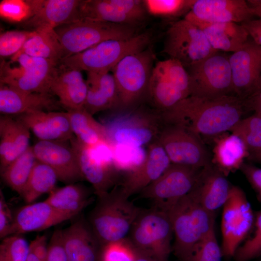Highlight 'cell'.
Instances as JSON below:
<instances>
[{
    "label": "cell",
    "mask_w": 261,
    "mask_h": 261,
    "mask_svg": "<svg viewBox=\"0 0 261 261\" xmlns=\"http://www.w3.org/2000/svg\"><path fill=\"white\" fill-rule=\"evenodd\" d=\"M245 110L243 100L235 95L214 99L189 96L160 115L164 124L180 127L201 138L230 131Z\"/></svg>",
    "instance_id": "obj_1"
},
{
    "label": "cell",
    "mask_w": 261,
    "mask_h": 261,
    "mask_svg": "<svg viewBox=\"0 0 261 261\" xmlns=\"http://www.w3.org/2000/svg\"><path fill=\"white\" fill-rule=\"evenodd\" d=\"M98 198L88 222L98 240L104 246L124 240L141 209L119 189H113Z\"/></svg>",
    "instance_id": "obj_2"
},
{
    "label": "cell",
    "mask_w": 261,
    "mask_h": 261,
    "mask_svg": "<svg viewBox=\"0 0 261 261\" xmlns=\"http://www.w3.org/2000/svg\"><path fill=\"white\" fill-rule=\"evenodd\" d=\"M152 37L150 32H145L127 39L107 40L63 58L59 64L81 72H109L125 57L148 47Z\"/></svg>",
    "instance_id": "obj_3"
},
{
    "label": "cell",
    "mask_w": 261,
    "mask_h": 261,
    "mask_svg": "<svg viewBox=\"0 0 261 261\" xmlns=\"http://www.w3.org/2000/svg\"><path fill=\"white\" fill-rule=\"evenodd\" d=\"M54 30L62 48L63 58L107 40L127 39L138 34L133 26L86 18L63 24Z\"/></svg>",
    "instance_id": "obj_4"
},
{
    "label": "cell",
    "mask_w": 261,
    "mask_h": 261,
    "mask_svg": "<svg viewBox=\"0 0 261 261\" xmlns=\"http://www.w3.org/2000/svg\"><path fill=\"white\" fill-rule=\"evenodd\" d=\"M173 234L168 214L154 208L141 209L129 234L137 252L158 261H166Z\"/></svg>",
    "instance_id": "obj_5"
},
{
    "label": "cell",
    "mask_w": 261,
    "mask_h": 261,
    "mask_svg": "<svg viewBox=\"0 0 261 261\" xmlns=\"http://www.w3.org/2000/svg\"><path fill=\"white\" fill-rule=\"evenodd\" d=\"M58 63L17 53L1 63L0 84L29 92L51 93V82Z\"/></svg>",
    "instance_id": "obj_6"
},
{
    "label": "cell",
    "mask_w": 261,
    "mask_h": 261,
    "mask_svg": "<svg viewBox=\"0 0 261 261\" xmlns=\"http://www.w3.org/2000/svg\"><path fill=\"white\" fill-rule=\"evenodd\" d=\"M154 58L153 51L149 46L125 57L112 69L119 106L130 107L147 94Z\"/></svg>",
    "instance_id": "obj_7"
},
{
    "label": "cell",
    "mask_w": 261,
    "mask_h": 261,
    "mask_svg": "<svg viewBox=\"0 0 261 261\" xmlns=\"http://www.w3.org/2000/svg\"><path fill=\"white\" fill-rule=\"evenodd\" d=\"M162 52L188 69L218 51L212 48L198 26L183 18L171 23Z\"/></svg>",
    "instance_id": "obj_8"
},
{
    "label": "cell",
    "mask_w": 261,
    "mask_h": 261,
    "mask_svg": "<svg viewBox=\"0 0 261 261\" xmlns=\"http://www.w3.org/2000/svg\"><path fill=\"white\" fill-rule=\"evenodd\" d=\"M203 169L171 163L159 177L139 192V197L150 201L153 208L167 212L195 188Z\"/></svg>",
    "instance_id": "obj_9"
},
{
    "label": "cell",
    "mask_w": 261,
    "mask_h": 261,
    "mask_svg": "<svg viewBox=\"0 0 261 261\" xmlns=\"http://www.w3.org/2000/svg\"><path fill=\"white\" fill-rule=\"evenodd\" d=\"M190 96L214 99L233 95L229 56L219 51L187 70Z\"/></svg>",
    "instance_id": "obj_10"
},
{
    "label": "cell",
    "mask_w": 261,
    "mask_h": 261,
    "mask_svg": "<svg viewBox=\"0 0 261 261\" xmlns=\"http://www.w3.org/2000/svg\"><path fill=\"white\" fill-rule=\"evenodd\" d=\"M253 219V212L245 193L240 188L232 186L223 206L221 229L223 256H234L239 245L250 230Z\"/></svg>",
    "instance_id": "obj_11"
},
{
    "label": "cell",
    "mask_w": 261,
    "mask_h": 261,
    "mask_svg": "<svg viewBox=\"0 0 261 261\" xmlns=\"http://www.w3.org/2000/svg\"><path fill=\"white\" fill-rule=\"evenodd\" d=\"M163 126L160 115L154 112H137L117 119L106 125L110 148L116 145L139 148L157 140Z\"/></svg>",
    "instance_id": "obj_12"
},
{
    "label": "cell",
    "mask_w": 261,
    "mask_h": 261,
    "mask_svg": "<svg viewBox=\"0 0 261 261\" xmlns=\"http://www.w3.org/2000/svg\"><path fill=\"white\" fill-rule=\"evenodd\" d=\"M157 141L172 164L196 169L212 165L210 155L201 139L183 128L164 124Z\"/></svg>",
    "instance_id": "obj_13"
},
{
    "label": "cell",
    "mask_w": 261,
    "mask_h": 261,
    "mask_svg": "<svg viewBox=\"0 0 261 261\" xmlns=\"http://www.w3.org/2000/svg\"><path fill=\"white\" fill-rule=\"evenodd\" d=\"M234 95L242 100L255 93L261 75V47L252 40L229 56Z\"/></svg>",
    "instance_id": "obj_14"
},
{
    "label": "cell",
    "mask_w": 261,
    "mask_h": 261,
    "mask_svg": "<svg viewBox=\"0 0 261 261\" xmlns=\"http://www.w3.org/2000/svg\"><path fill=\"white\" fill-rule=\"evenodd\" d=\"M36 160L50 166L66 185L85 179L70 140L39 141L32 146Z\"/></svg>",
    "instance_id": "obj_15"
},
{
    "label": "cell",
    "mask_w": 261,
    "mask_h": 261,
    "mask_svg": "<svg viewBox=\"0 0 261 261\" xmlns=\"http://www.w3.org/2000/svg\"><path fill=\"white\" fill-rule=\"evenodd\" d=\"M30 17L23 26L29 30L55 29L79 19L80 0H28Z\"/></svg>",
    "instance_id": "obj_16"
},
{
    "label": "cell",
    "mask_w": 261,
    "mask_h": 261,
    "mask_svg": "<svg viewBox=\"0 0 261 261\" xmlns=\"http://www.w3.org/2000/svg\"><path fill=\"white\" fill-rule=\"evenodd\" d=\"M165 150L157 140L148 145L142 161L129 171L119 189L127 198L139 193L159 177L171 165Z\"/></svg>",
    "instance_id": "obj_17"
},
{
    "label": "cell",
    "mask_w": 261,
    "mask_h": 261,
    "mask_svg": "<svg viewBox=\"0 0 261 261\" xmlns=\"http://www.w3.org/2000/svg\"><path fill=\"white\" fill-rule=\"evenodd\" d=\"M70 142L85 179L92 185L98 197L109 192L117 180V169L115 166L99 157L94 148L82 144L74 136Z\"/></svg>",
    "instance_id": "obj_18"
},
{
    "label": "cell",
    "mask_w": 261,
    "mask_h": 261,
    "mask_svg": "<svg viewBox=\"0 0 261 261\" xmlns=\"http://www.w3.org/2000/svg\"><path fill=\"white\" fill-rule=\"evenodd\" d=\"M254 16L246 0H195L185 15L189 21L206 23L234 22L241 24Z\"/></svg>",
    "instance_id": "obj_19"
},
{
    "label": "cell",
    "mask_w": 261,
    "mask_h": 261,
    "mask_svg": "<svg viewBox=\"0 0 261 261\" xmlns=\"http://www.w3.org/2000/svg\"><path fill=\"white\" fill-rule=\"evenodd\" d=\"M167 213L174 236L175 254L184 261H190L203 238L191 213L188 194L178 200Z\"/></svg>",
    "instance_id": "obj_20"
},
{
    "label": "cell",
    "mask_w": 261,
    "mask_h": 261,
    "mask_svg": "<svg viewBox=\"0 0 261 261\" xmlns=\"http://www.w3.org/2000/svg\"><path fill=\"white\" fill-rule=\"evenodd\" d=\"M75 216L56 209L45 201L30 203L16 213L9 236L44 230Z\"/></svg>",
    "instance_id": "obj_21"
},
{
    "label": "cell",
    "mask_w": 261,
    "mask_h": 261,
    "mask_svg": "<svg viewBox=\"0 0 261 261\" xmlns=\"http://www.w3.org/2000/svg\"><path fill=\"white\" fill-rule=\"evenodd\" d=\"M61 107L51 93L29 92L0 84L1 115L17 116L34 111H57Z\"/></svg>",
    "instance_id": "obj_22"
},
{
    "label": "cell",
    "mask_w": 261,
    "mask_h": 261,
    "mask_svg": "<svg viewBox=\"0 0 261 261\" xmlns=\"http://www.w3.org/2000/svg\"><path fill=\"white\" fill-rule=\"evenodd\" d=\"M39 141H68L73 136L67 112L39 111L17 115Z\"/></svg>",
    "instance_id": "obj_23"
},
{
    "label": "cell",
    "mask_w": 261,
    "mask_h": 261,
    "mask_svg": "<svg viewBox=\"0 0 261 261\" xmlns=\"http://www.w3.org/2000/svg\"><path fill=\"white\" fill-rule=\"evenodd\" d=\"M87 89L81 71L62 65L57 69L50 87L51 93L67 111L84 108Z\"/></svg>",
    "instance_id": "obj_24"
},
{
    "label": "cell",
    "mask_w": 261,
    "mask_h": 261,
    "mask_svg": "<svg viewBox=\"0 0 261 261\" xmlns=\"http://www.w3.org/2000/svg\"><path fill=\"white\" fill-rule=\"evenodd\" d=\"M68 261H97L100 244L89 223L81 218L62 230Z\"/></svg>",
    "instance_id": "obj_25"
},
{
    "label": "cell",
    "mask_w": 261,
    "mask_h": 261,
    "mask_svg": "<svg viewBox=\"0 0 261 261\" xmlns=\"http://www.w3.org/2000/svg\"><path fill=\"white\" fill-rule=\"evenodd\" d=\"M30 131L9 115L0 117V167L5 169L30 146Z\"/></svg>",
    "instance_id": "obj_26"
},
{
    "label": "cell",
    "mask_w": 261,
    "mask_h": 261,
    "mask_svg": "<svg viewBox=\"0 0 261 261\" xmlns=\"http://www.w3.org/2000/svg\"><path fill=\"white\" fill-rule=\"evenodd\" d=\"M212 165L203 169L196 188L203 206L214 215L226 203L232 186L226 176Z\"/></svg>",
    "instance_id": "obj_27"
},
{
    "label": "cell",
    "mask_w": 261,
    "mask_h": 261,
    "mask_svg": "<svg viewBox=\"0 0 261 261\" xmlns=\"http://www.w3.org/2000/svg\"><path fill=\"white\" fill-rule=\"evenodd\" d=\"M224 133L214 139L213 157L211 162L226 176L230 173L240 169L245 160L248 158L249 154L244 142L239 136L232 133Z\"/></svg>",
    "instance_id": "obj_28"
},
{
    "label": "cell",
    "mask_w": 261,
    "mask_h": 261,
    "mask_svg": "<svg viewBox=\"0 0 261 261\" xmlns=\"http://www.w3.org/2000/svg\"><path fill=\"white\" fill-rule=\"evenodd\" d=\"M190 22L203 31L211 46L218 51L233 53L239 49L247 42L249 37L241 24L234 22L210 23L200 21Z\"/></svg>",
    "instance_id": "obj_29"
},
{
    "label": "cell",
    "mask_w": 261,
    "mask_h": 261,
    "mask_svg": "<svg viewBox=\"0 0 261 261\" xmlns=\"http://www.w3.org/2000/svg\"><path fill=\"white\" fill-rule=\"evenodd\" d=\"M72 133L82 144L95 149L104 145L110 146L107 129L97 121L85 108L67 111Z\"/></svg>",
    "instance_id": "obj_30"
},
{
    "label": "cell",
    "mask_w": 261,
    "mask_h": 261,
    "mask_svg": "<svg viewBox=\"0 0 261 261\" xmlns=\"http://www.w3.org/2000/svg\"><path fill=\"white\" fill-rule=\"evenodd\" d=\"M146 95L160 114L187 98L169 79L159 61L153 67Z\"/></svg>",
    "instance_id": "obj_31"
},
{
    "label": "cell",
    "mask_w": 261,
    "mask_h": 261,
    "mask_svg": "<svg viewBox=\"0 0 261 261\" xmlns=\"http://www.w3.org/2000/svg\"><path fill=\"white\" fill-rule=\"evenodd\" d=\"M92 191L78 183L56 188L44 201L56 209L77 215L92 201Z\"/></svg>",
    "instance_id": "obj_32"
},
{
    "label": "cell",
    "mask_w": 261,
    "mask_h": 261,
    "mask_svg": "<svg viewBox=\"0 0 261 261\" xmlns=\"http://www.w3.org/2000/svg\"><path fill=\"white\" fill-rule=\"evenodd\" d=\"M18 53L58 63L63 58L62 48L54 29L35 31Z\"/></svg>",
    "instance_id": "obj_33"
},
{
    "label": "cell",
    "mask_w": 261,
    "mask_h": 261,
    "mask_svg": "<svg viewBox=\"0 0 261 261\" xmlns=\"http://www.w3.org/2000/svg\"><path fill=\"white\" fill-rule=\"evenodd\" d=\"M58 180V176L53 169L36 160L20 195L25 202L30 204L43 194L54 190Z\"/></svg>",
    "instance_id": "obj_34"
},
{
    "label": "cell",
    "mask_w": 261,
    "mask_h": 261,
    "mask_svg": "<svg viewBox=\"0 0 261 261\" xmlns=\"http://www.w3.org/2000/svg\"><path fill=\"white\" fill-rule=\"evenodd\" d=\"M82 18L133 26L136 24L133 19L114 6L110 0H81L79 19Z\"/></svg>",
    "instance_id": "obj_35"
},
{
    "label": "cell",
    "mask_w": 261,
    "mask_h": 261,
    "mask_svg": "<svg viewBox=\"0 0 261 261\" xmlns=\"http://www.w3.org/2000/svg\"><path fill=\"white\" fill-rule=\"evenodd\" d=\"M35 158L32 146L11 162L0 173L5 183L21 194L32 171Z\"/></svg>",
    "instance_id": "obj_36"
},
{
    "label": "cell",
    "mask_w": 261,
    "mask_h": 261,
    "mask_svg": "<svg viewBox=\"0 0 261 261\" xmlns=\"http://www.w3.org/2000/svg\"><path fill=\"white\" fill-rule=\"evenodd\" d=\"M230 131L243 140L249 156L261 151V115L242 118Z\"/></svg>",
    "instance_id": "obj_37"
},
{
    "label": "cell",
    "mask_w": 261,
    "mask_h": 261,
    "mask_svg": "<svg viewBox=\"0 0 261 261\" xmlns=\"http://www.w3.org/2000/svg\"><path fill=\"white\" fill-rule=\"evenodd\" d=\"M147 14L161 17H174L186 14L195 0H143Z\"/></svg>",
    "instance_id": "obj_38"
},
{
    "label": "cell",
    "mask_w": 261,
    "mask_h": 261,
    "mask_svg": "<svg viewBox=\"0 0 261 261\" xmlns=\"http://www.w3.org/2000/svg\"><path fill=\"white\" fill-rule=\"evenodd\" d=\"M29 246L27 240L14 234L4 238L0 246V258L9 261H27Z\"/></svg>",
    "instance_id": "obj_39"
},
{
    "label": "cell",
    "mask_w": 261,
    "mask_h": 261,
    "mask_svg": "<svg viewBox=\"0 0 261 261\" xmlns=\"http://www.w3.org/2000/svg\"><path fill=\"white\" fill-rule=\"evenodd\" d=\"M35 33L29 30H9L0 35V56L11 58L17 53L25 43Z\"/></svg>",
    "instance_id": "obj_40"
},
{
    "label": "cell",
    "mask_w": 261,
    "mask_h": 261,
    "mask_svg": "<svg viewBox=\"0 0 261 261\" xmlns=\"http://www.w3.org/2000/svg\"><path fill=\"white\" fill-rule=\"evenodd\" d=\"M159 62L169 79L187 97L189 96V77L187 69L178 61L172 58Z\"/></svg>",
    "instance_id": "obj_41"
},
{
    "label": "cell",
    "mask_w": 261,
    "mask_h": 261,
    "mask_svg": "<svg viewBox=\"0 0 261 261\" xmlns=\"http://www.w3.org/2000/svg\"><path fill=\"white\" fill-rule=\"evenodd\" d=\"M222 255L213 228L197 246L190 261H221Z\"/></svg>",
    "instance_id": "obj_42"
},
{
    "label": "cell",
    "mask_w": 261,
    "mask_h": 261,
    "mask_svg": "<svg viewBox=\"0 0 261 261\" xmlns=\"http://www.w3.org/2000/svg\"><path fill=\"white\" fill-rule=\"evenodd\" d=\"M31 14L28 0H3L0 3V16L12 22H24Z\"/></svg>",
    "instance_id": "obj_43"
},
{
    "label": "cell",
    "mask_w": 261,
    "mask_h": 261,
    "mask_svg": "<svg viewBox=\"0 0 261 261\" xmlns=\"http://www.w3.org/2000/svg\"><path fill=\"white\" fill-rule=\"evenodd\" d=\"M261 255V211L256 218L252 236L238 247L234 256L237 261H249Z\"/></svg>",
    "instance_id": "obj_44"
},
{
    "label": "cell",
    "mask_w": 261,
    "mask_h": 261,
    "mask_svg": "<svg viewBox=\"0 0 261 261\" xmlns=\"http://www.w3.org/2000/svg\"><path fill=\"white\" fill-rule=\"evenodd\" d=\"M86 81L98 87L111 102L115 107L119 106L117 90L112 73L87 72Z\"/></svg>",
    "instance_id": "obj_45"
},
{
    "label": "cell",
    "mask_w": 261,
    "mask_h": 261,
    "mask_svg": "<svg viewBox=\"0 0 261 261\" xmlns=\"http://www.w3.org/2000/svg\"><path fill=\"white\" fill-rule=\"evenodd\" d=\"M88 89L84 108L91 115L114 106L105 95L96 86L87 83Z\"/></svg>",
    "instance_id": "obj_46"
},
{
    "label": "cell",
    "mask_w": 261,
    "mask_h": 261,
    "mask_svg": "<svg viewBox=\"0 0 261 261\" xmlns=\"http://www.w3.org/2000/svg\"><path fill=\"white\" fill-rule=\"evenodd\" d=\"M135 255L134 251L123 240L105 246L103 261H134Z\"/></svg>",
    "instance_id": "obj_47"
},
{
    "label": "cell",
    "mask_w": 261,
    "mask_h": 261,
    "mask_svg": "<svg viewBox=\"0 0 261 261\" xmlns=\"http://www.w3.org/2000/svg\"><path fill=\"white\" fill-rule=\"evenodd\" d=\"M46 261H68L61 230H56L52 235L48 244Z\"/></svg>",
    "instance_id": "obj_48"
},
{
    "label": "cell",
    "mask_w": 261,
    "mask_h": 261,
    "mask_svg": "<svg viewBox=\"0 0 261 261\" xmlns=\"http://www.w3.org/2000/svg\"><path fill=\"white\" fill-rule=\"evenodd\" d=\"M261 202V168L244 163L240 168Z\"/></svg>",
    "instance_id": "obj_49"
},
{
    "label": "cell",
    "mask_w": 261,
    "mask_h": 261,
    "mask_svg": "<svg viewBox=\"0 0 261 261\" xmlns=\"http://www.w3.org/2000/svg\"><path fill=\"white\" fill-rule=\"evenodd\" d=\"M13 218L5 201L3 193H0V237L4 238L9 235Z\"/></svg>",
    "instance_id": "obj_50"
},
{
    "label": "cell",
    "mask_w": 261,
    "mask_h": 261,
    "mask_svg": "<svg viewBox=\"0 0 261 261\" xmlns=\"http://www.w3.org/2000/svg\"><path fill=\"white\" fill-rule=\"evenodd\" d=\"M29 250L31 251L41 261H46L48 245L45 235H38L30 244Z\"/></svg>",
    "instance_id": "obj_51"
},
{
    "label": "cell",
    "mask_w": 261,
    "mask_h": 261,
    "mask_svg": "<svg viewBox=\"0 0 261 261\" xmlns=\"http://www.w3.org/2000/svg\"><path fill=\"white\" fill-rule=\"evenodd\" d=\"M241 24L246 29L252 40L261 47V18L251 19Z\"/></svg>",
    "instance_id": "obj_52"
},
{
    "label": "cell",
    "mask_w": 261,
    "mask_h": 261,
    "mask_svg": "<svg viewBox=\"0 0 261 261\" xmlns=\"http://www.w3.org/2000/svg\"><path fill=\"white\" fill-rule=\"evenodd\" d=\"M243 104L245 110L261 115V91L243 100Z\"/></svg>",
    "instance_id": "obj_53"
},
{
    "label": "cell",
    "mask_w": 261,
    "mask_h": 261,
    "mask_svg": "<svg viewBox=\"0 0 261 261\" xmlns=\"http://www.w3.org/2000/svg\"><path fill=\"white\" fill-rule=\"evenodd\" d=\"M254 16L261 18V0H246Z\"/></svg>",
    "instance_id": "obj_54"
},
{
    "label": "cell",
    "mask_w": 261,
    "mask_h": 261,
    "mask_svg": "<svg viewBox=\"0 0 261 261\" xmlns=\"http://www.w3.org/2000/svg\"><path fill=\"white\" fill-rule=\"evenodd\" d=\"M249 160L261 164V151L249 156Z\"/></svg>",
    "instance_id": "obj_55"
},
{
    "label": "cell",
    "mask_w": 261,
    "mask_h": 261,
    "mask_svg": "<svg viewBox=\"0 0 261 261\" xmlns=\"http://www.w3.org/2000/svg\"><path fill=\"white\" fill-rule=\"evenodd\" d=\"M140 256L136 257L134 261H151V258L142 254H139Z\"/></svg>",
    "instance_id": "obj_56"
},
{
    "label": "cell",
    "mask_w": 261,
    "mask_h": 261,
    "mask_svg": "<svg viewBox=\"0 0 261 261\" xmlns=\"http://www.w3.org/2000/svg\"><path fill=\"white\" fill-rule=\"evenodd\" d=\"M27 261H41L36 255L29 250Z\"/></svg>",
    "instance_id": "obj_57"
},
{
    "label": "cell",
    "mask_w": 261,
    "mask_h": 261,
    "mask_svg": "<svg viewBox=\"0 0 261 261\" xmlns=\"http://www.w3.org/2000/svg\"><path fill=\"white\" fill-rule=\"evenodd\" d=\"M261 91V77H260V80H259V83H258L257 91H256V92L255 93Z\"/></svg>",
    "instance_id": "obj_58"
},
{
    "label": "cell",
    "mask_w": 261,
    "mask_h": 261,
    "mask_svg": "<svg viewBox=\"0 0 261 261\" xmlns=\"http://www.w3.org/2000/svg\"><path fill=\"white\" fill-rule=\"evenodd\" d=\"M151 261H158L155 259H152Z\"/></svg>",
    "instance_id": "obj_59"
}]
</instances>
